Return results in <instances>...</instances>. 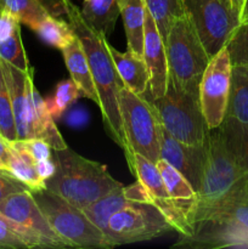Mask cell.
<instances>
[{"mask_svg":"<svg viewBox=\"0 0 248 249\" xmlns=\"http://www.w3.org/2000/svg\"><path fill=\"white\" fill-rule=\"evenodd\" d=\"M82 95L78 85L72 79L62 80L57 84L55 90V95L53 97L46 99V106L53 119L62 116L63 112Z\"/></svg>","mask_w":248,"mask_h":249,"instance_id":"obj_29","label":"cell"},{"mask_svg":"<svg viewBox=\"0 0 248 249\" xmlns=\"http://www.w3.org/2000/svg\"><path fill=\"white\" fill-rule=\"evenodd\" d=\"M0 66L11 99L17 140L32 139V105L29 94L34 85L33 68L29 72H23L1 58Z\"/></svg>","mask_w":248,"mask_h":249,"instance_id":"obj_16","label":"cell"},{"mask_svg":"<svg viewBox=\"0 0 248 249\" xmlns=\"http://www.w3.org/2000/svg\"><path fill=\"white\" fill-rule=\"evenodd\" d=\"M151 101L160 124L170 135L190 145H202L206 141L209 126L202 112L199 92L187 91L168 79L164 94Z\"/></svg>","mask_w":248,"mask_h":249,"instance_id":"obj_6","label":"cell"},{"mask_svg":"<svg viewBox=\"0 0 248 249\" xmlns=\"http://www.w3.org/2000/svg\"><path fill=\"white\" fill-rule=\"evenodd\" d=\"M128 165L133 175H135L138 181H140L146 190L147 204L156 207L179 236H191L194 230L190 225L187 215L170 198L157 165L138 153H133Z\"/></svg>","mask_w":248,"mask_h":249,"instance_id":"obj_12","label":"cell"},{"mask_svg":"<svg viewBox=\"0 0 248 249\" xmlns=\"http://www.w3.org/2000/svg\"><path fill=\"white\" fill-rule=\"evenodd\" d=\"M0 169H2V167H1V163H0Z\"/></svg>","mask_w":248,"mask_h":249,"instance_id":"obj_40","label":"cell"},{"mask_svg":"<svg viewBox=\"0 0 248 249\" xmlns=\"http://www.w3.org/2000/svg\"><path fill=\"white\" fill-rule=\"evenodd\" d=\"M61 5L74 31L88 58L92 80L99 96V107L107 135L124 151L126 163H130L131 152L125 141L122 128L119 111V91L124 87L108 50V41L101 32L95 29L84 18L82 11L72 0H61Z\"/></svg>","mask_w":248,"mask_h":249,"instance_id":"obj_1","label":"cell"},{"mask_svg":"<svg viewBox=\"0 0 248 249\" xmlns=\"http://www.w3.org/2000/svg\"><path fill=\"white\" fill-rule=\"evenodd\" d=\"M10 143H11L14 147L23 150L24 152L28 153L35 162L51 158V150H53V148H51V146L49 145L46 141H44L43 139H24V140L12 141V142Z\"/></svg>","mask_w":248,"mask_h":249,"instance_id":"obj_32","label":"cell"},{"mask_svg":"<svg viewBox=\"0 0 248 249\" xmlns=\"http://www.w3.org/2000/svg\"><path fill=\"white\" fill-rule=\"evenodd\" d=\"M0 135L10 142L17 140L11 99H10L9 89L5 82L1 66H0Z\"/></svg>","mask_w":248,"mask_h":249,"instance_id":"obj_30","label":"cell"},{"mask_svg":"<svg viewBox=\"0 0 248 249\" xmlns=\"http://www.w3.org/2000/svg\"><path fill=\"white\" fill-rule=\"evenodd\" d=\"M53 160L55 174L45 181L46 189L79 209L123 186L107 172L106 165L88 160L70 147L53 151Z\"/></svg>","mask_w":248,"mask_h":249,"instance_id":"obj_3","label":"cell"},{"mask_svg":"<svg viewBox=\"0 0 248 249\" xmlns=\"http://www.w3.org/2000/svg\"><path fill=\"white\" fill-rule=\"evenodd\" d=\"M0 213L36 233L45 242L46 248H68L51 229L29 190L10 195L0 202Z\"/></svg>","mask_w":248,"mask_h":249,"instance_id":"obj_14","label":"cell"},{"mask_svg":"<svg viewBox=\"0 0 248 249\" xmlns=\"http://www.w3.org/2000/svg\"><path fill=\"white\" fill-rule=\"evenodd\" d=\"M206 163L197 201L190 212L192 229L216 208L230 202L246 201V177L226 148L219 129H209L206 141ZM247 202V201H246Z\"/></svg>","mask_w":248,"mask_h":249,"instance_id":"obj_2","label":"cell"},{"mask_svg":"<svg viewBox=\"0 0 248 249\" xmlns=\"http://www.w3.org/2000/svg\"><path fill=\"white\" fill-rule=\"evenodd\" d=\"M172 231L173 226L156 207L134 202L109 218L107 237L117 247L153 240Z\"/></svg>","mask_w":248,"mask_h":249,"instance_id":"obj_10","label":"cell"},{"mask_svg":"<svg viewBox=\"0 0 248 249\" xmlns=\"http://www.w3.org/2000/svg\"><path fill=\"white\" fill-rule=\"evenodd\" d=\"M119 15L123 19L128 50L142 56L146 10L143 0H118Z\"/></svg>","mask_w":248,"mask_h":249,"instance_id":"obj_20","label":"cell"},{"mask_svg":"<svg viewBox=\"0 0 248 249\" xmlns=\"http://www.w3.org/2000/svg\"><path fill=\"white\" fill-rule=\"evenodd\" d=\"M19 24L21 23L16 17L0 9V40L9 38Z\"/></svg>","mask_w":248,"mask_h":249,"instance_id":"obj_34","label":"cell"},{"mask_svg":"<svg viewBox=\"0 0 248 249\" xmlns=\"http://www.w3.org/2000/svg\"><path fill=\"white\" fill-rule=\"evenodd\" d=\"M4 170L27 186L32 194L46 189L45 181L40 179L36 172L35 160L28 153L14 147L11 143H10V155L5 163Z\"/></svg>","mask_w":248,"mask_h":249,"instance_id":"obj_22","label":"cell"},{"mask_svg":"<svg viewBox=\"0 0 248 249\" xmlns=\"http://www.w3.org/2000/svg\"><path fill=\"white\" fill-rule=\"evenodd\" d=\"M230 1H231V5H232L233 10H235V11L240 15L241 7H242V4H243V0H230Z\"/></svg>","mask_w":248,"mask_h":249,"instance_id":"obj_38","label":"cell"},{"mask_svg":"<svg viewBox=\"0 0 248 249\" xmlns=\"http://www.w3.org/2000/svg\"><path fill=\"white\" fill-rule=\"evenodd\" d=\"M246 201L248 202V173L246 177Z\"/></svg>","mask_w":248,"mask_h":249,"instance_id":"obj_39","label":"cell"},{"mask_svg":"<svg viewBox=\"0 0 248 249\" xmlns=\"http://www.w3.org/2000/svg\"><path fill=\"white\" fill-rule=\"evenodd\" d=\"M174 248H248V230L221 212L197 223L191 236H179Z\"/></svg>","mask_w":248,"mask_h":249,"instance_id":"obj_13","label":"cell"},{"mask_svg":"<svg viewBox=\"0 0 248 249\" xmlns=\"http://www.w3.org/2000/svg\"><path fill=\"white\" fill-rule=\"evenodd\" d=\"M123 187L124 185L82 209L85 215L89 218V220L94 225H96L106 236L107 230H108L109 218L117 212L128 208L131 204H134L133 201H129L124 196Z\"/></svg>","mask_w":248,"mask_h":249,"instance_id":"obj_23","label":"cell"},{"mask_svg":"<svg viewBox=\"0 0 248 249\" xmlns=\"http://www.w3.org/2000/svg\"><path fill=\"white\" fill-rule=\"evenodd\" d=\"M232 63L228 49L223 48L213 56L199 83V101L209 129L223 122L231 90Z\"/></svg>","mask_w":248,"mask_h":249,"instance_id":"obj_11","label":"cell"},{"mask_svg":"<svg viewBox=\"0 0 248 249\" xmlns=\"http://www.w3.org/2000/svg\"><path fill=\"white\" fill-rule=\"evenodd\" d=\"M80 11L89 24L108 36L119 16L118 0H84Z\"/></svg>","mask_w":248,"mask_h":249,"instance_id":"obj_24","label":"cell"},{"mask_svg":"<svg viewBox=\"0 0 248 249\" xmlns=\"http://www.w3.org/2000/svg\"><path fill=\"white\" fill-rule=\"evenodd\" d=\"M143 4L165 44L173 22L184 12L181 0H143Z\"/></svg>","mask_w":248,"mask_h":249,"instance_id":"obj_26","label":"cell"},{"mask_svg":"<svg viewBox=\"0 0 248 249\" xmlns=\"http://www.w3.org/2000/svg\"><path fill=\"white\" fill-rule=\"evenodd\" d=\"M181 5L211 58L225 48L241 23L230 0H181Z\"/></svg>","mask_w":248,"mask_h":249,"instance_id":"obj_9","label":"cell"},{"mask_svg":"<svg viewBox=\"0 0 248 249\" xmlns=\"http://www.w3.org/2000/svg\"><path fill=\"white\" fill-rule=\"evenodd\" d=\"M0 9L16 17L19 23L32 29L45 17L51 15L40 0H0Z\"/></svg>","mask_w":248,"mask_h":249,"instance_id":"obj_27","label":"cell"},{"mask_svg":"<svg viewBox=\"0 0 248 249\" xmlns=\"http://www.w3.org/2000/svg\"><path fill=\"white\" fill-rule=\"evenodd\" d=\"M68 124L72 126H80L84 125L88 121V114L83 109H75L68 114Z\"/></svg>","mask_w":248,"mask_h":249,"instance_id":"obj_36","label":"cell"},{"mask_svg":"<svg viewBox=\"0 0 248 249\" xmlns=\"http://www.w3.org/2000/svg\"><path fill=\"white\" fill-rule=\"evenodd\" d=\"M0 58L23 72L32 70L22 43L21 26L17 27L9 38L0 40Z\"/></svg>","mask_w":248,"mask_h":249,"instance_id":"obj_28","label":"cell"},{"mask_svg":"<svg viewBox=\"0 0 248 249\" xmlns=\"http://www.w3.org/2000/svg\"><path fill=\"white\" fill-rule=\"evenodd\" d=\"M122 128L129 151L156 163L159 160L160 122L152 101L123 87L118 96Z\"/></svg>","mask_w":248,"mask_h":249,"instance_id":"obj_7","label":"cell"},{"mask_svg":"<svg viewBox=\"0 0 248 249\" xmlns=\"http://www.w3.org/2000/svg\"><path fill=\"white\" fill-rule=\"evenodd\" d=\"M35 33L43 39L49 45L62 50L63 48L70 45L73 40H75V34L70 23L65 21L55 18L53 15H49L44 19H41L33 28Z\"/></svg>","mask_w":248,"mask_h":249,"instance_id":"obj_25","label":"cell"},{"mask_svg":"<svg viewBox=\"0 0 248 249\" xmlns=\"http://www.w3.org/2000/svg\"><path fill=\"white\" fill-rule=\"evenodd\" d=\"M108 50L124 87L138 95H145L148 91L150 75L143 56L129 50L121 53L109 44Z\"/></svg>","mask_w":248,"mask_h":249,"instance_id":"obj_18","label":"cell"},{"mask_svg":"<svg viewBox=\"0 0 248 249\" xmlns=\"http://www.w3.org/2000/svg\"><path fill=\"white\" fill-rule=\"evenodd\" d=\"M33 196L51 229L68 248L114 247L82 209L48 189L34 192Z\"/></svg>","mask_w":248,"mask_h":249,"instance_id":"obj_5","label":"cell"},{"mask_svg":"<svg viewBox=\"0 0 248 249\" xmlns=\"http://www.w3.org/2000/svg\"><path fill=\"white\" fill-rule=\"evenodd\" d=\"M35 168L36 172H38V175L40 177L41 180L46 181L48 179H50L53 174H55L56 170V164L53 158H48V160H39V162H35Z\"/></svg>","mask_w":248,"mask_h":249,"instance_id":"obj_35","label":"cell"},{"mask_svg":"<svg viewBox=\"0 0 248 249\" xmlns=\"http://www.w3.org/2000/svg\"><path fill=\"white\" fill-rule=\"evenodd\" d=\"M160 153L159 160H164L170 165L179 170L192 185L194 190L198 191L206 163V145H190L170 135L160 124L159 128Z\"/></svg>","mask_w":248,"mask_h":249,"instance_id":"obj_15","label":"cell"},{"mask_svg":"<svg viewBox=\"0 0 248 249\" xmlns=\"http://www.w3.org/2000/svg\"><path fill=\"white\" fill-rule=\"evenodd\" d=\"M232 66H248V23H240L226 44Z\"/></svg>","mask_w":248,"mask_h":249,"instance_id":"obj_31","label":"cell"},{"mask_svg":"<svg viewBox=\"0 0 248 249\" xmlns=\"http://www.w3.org/2000/svg\"><path fill=\"white\" fill-rule=\"evenodd\" d=\"M24 190H28L27 186H24L17 179H15L11 174L0 169V202L4 201L10 195L24 191Z\"/></svg>","mask_w":248,"mask_h":249,"instance_id":"obj_33","label":"cell"},{"mask_svg":"<svg viewBox=\"0 0 248 249\" xmlns=\"http://www.w3.org/2000/svg\"><path fill=\"white\" fill-rule=\"evenodd\" d=\"M61 51L66 67L71 74V79L78 85L83 96L99 105V96L92 80L88 58L78 38H75V40H73L70 45L63 48Z\"/></svg>","mask_w":248,"mask_h":249,"instance_id":"obj_19","label":"cell"},{"mask_svg":"<svg viewBox=\"0 0 248 249\" xmlns=\"http://www.w3.org/2000/svg\"><path fill=\"white\" fill-rule=\"evenodd\" d=\"M156 165L159 170L160 177H162L164 186L167 189L168 194H169L170 198L179 206L180 209L185 212L187 219H189L190 212H191L192 207L195 206L197 201V194L194 187H192V185L187 181L186 178L179 170L175 169L173 165L165 162L164 160H159L156 163Z\"/></svg>","mask_w":248,"mask_h":249,"instance_id":"obj_21","label":"cell"},{"mask_svg":"<svg viewBox=\"0 0 248 249\" xmlns=\"http://www.w3.org/2000/svg\"><path fill=\"white\" fill-rule=\"evenodd\" d=\"M165 51L169 79L181 89L199 92V83L211 57L196 27L185 12L173 22L165 43Z\"/></svg>","mask_w":248,"mask_h":249,"instance_id":"obj_4","label":"cell"},{"mask_svg":"<svg viewBox=\"0 0 248 249\" xmlns=\"http://www.w3.org/2000/svg\"><path fill=\"white\" fill-rule=\"evenodd\" d=\"M240 22L241 23H248V0H243L240 12Z\"/></svg>","mask_w":248,"mask_h":249,"instance_id":"obj_37","label":"cell"},{"mask_svg":"<svg viewBox=\"0 0 248 249\" xmlns=\"http://www.w3.org/2000/svg\"><path fill=\"white\" fill-rule=\"evenodd\" d=\"M218 129L235 162L248 173V66H232L230 97Z\"/></svg>","mask_w":248,"mask_h":249,"instance_id":"obj_8","label":"cell"},{"mask_svg":"<svg viewBox=\"0 0 248 249\" xmlns=\"http://www.w3.org/2000/svg\"><path fill=\"white\" fill-rule=\"evenodd\" d=\"M142 56L150 75V82H148L150 99H158L167 90L169 68H168L165 44L156 27L155 21L148 12H146Z\"/></svg>","mask_w":248,"mask_h":249,"instance_id":"obj_17","label":"cell"}]
</instances>
